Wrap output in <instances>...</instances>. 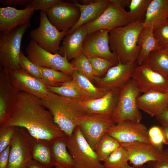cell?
Wrapping results in <instances>:
<instances>
[{
	"label": "cell",
	"instance_id": "cell-1",
	"mask_svg": "<svg viewBox=\"0 0 168 168\" xmlns=\"http://www.w3.org/2000/svg\"><path fill=\"white\" fill-rule=\"evenodd\" d=\"M8 126L24 128L33 138L50 142L66 136L41 99L24 92L18 93L7 118L0 124Z\"/></svg>",
	"mask_w": 168,
	"mask_h": 168
},
{
	"label": "cell",
	"instance_id": "cell-2",
	"mask_svg": "<svg viewBox=\"0 0 168 168\" xmlns=\"http://www.w3.org/2000/svg\"><path fill=\"white\" fill-rule=\"evenodd\" d=\"M41 100L43 105L52 114L56 123L67 137L72 134L80 119L86 114L80 101L50 91Z\"/></svg>",
	"mask_w": 168,
	"mask_h": 168
},
{
	"label": "cell",
	"instance_id": "cell-3",
	"mask_svg": "<svg viewBox=\"0 0 168 168\" xmlns=\"http://www.w3.org/2000/svg\"><path fill=\"white\" fill-rule=\"evenodd\" d=\"M143 27V21L139 20L109 31L110 47L118 62L137 61L140 51L138 40Z\"/></svg>",
	"mask_w": 168,
	"mask_h": 168
},
{
	"label": "cell",
	"instance_id": "cell-4",
	"mask_svg": "<svg viewBox=\"0 0 168 168\" xmlns=\"http://www.w3.org/2000/svg\"><path fill=\"white\" fill-rule=\"evenodd\" d=\"M30 23L0 34V68L8 72L20 68L19 58L22 37Z\"/></svg>",
	"mask_w": 168,
	"mask_h": 168
},
{
	"label": "cell",
	"instance_id": "cell-5",
	"mask_svg": "<svg viewBox=\"0 0 168 168\" xmlns=\"http://www.w3.org/2000/svg\"><path fill=\"white\" fill-rule=\"evenodd\" d=\"M140 94L133 78L122 87L112 118L115 124L126 120L140 122L142 115L137 104V98Z\"/></svg>",
	"mask_w": 168,
	"mask_h": 168
},
{
	"label": "cell",
	"instance_id": "cell-6",
	"mask_svg": "<svg viewBox=\"0 0 168 168\" xmlns=\"http://www.w3.org/2000/svg\"><path fill=\"white\" fill-rule=\"evenodd\" d=\"M66 141L74 168H105L78 126L71 136L66 137Z\"/></svg>",
	"mask_w": 168,
	"mask_h": 168
},
{
	"label": "cell",
	"instance_id": "cell-7",
	"mask_svg": "<svg viewBox=\"0 0 168 168\" xmlns=\"http://www.w3.org/2000/svg\"><path fill=\"white\" fill-rule=\"evenodd\" d=\"M25 52L28 58L39 67L55 69L71 76L74 70L65 56L44 50L32 40L26 46Z\"/></svg>",
	"mask_w": 168,
	"mask_h": 168
},
{
	"label": "cell",
	"instance_id": "cell-8",
	"mask_svg": "<svg viewBox=\"0 0 168 168\" xmlns=\"http://www.w3.org/2000/svg\"><path fill=\"white\" fill-rule=\"evenodd\" d=\"M33 138L23 127H16L10 144L7 168H24L32 159Z\"/></svg>",
	"mask_w": 168,
	"mask_h": 168
},
{
	"label": "cell",
	"instance_id": "cell-9",
	"mask_svg": "<svg viewBox=\"0 0 168 168\" xmlns=\"http://www.w3.org/2000/svg\"><path fill=\"white\" fill-rule=\"evenodd\" d=\"M40 19L38 27L30 32L32 40L44 50L52 53H57L61 41L67 32L60 31L54 26L48 20L45 11H40Z\"/></svg>",
	"mask_w": 168,
	"mask_h": 168
},
{
	"label": "cell",
	"instance_id": "cell-10",
	"mask_svg": "<svg viewBox=\"0 0 168 168\" xmlns=\"http://www.w3.org/2000/svg\"><path fill=\"white\" fill-rule=\"evenodd\" d=\"M130 23L127 12L114 0H110L104 12L97 19L83 25L88 35L102 30L110 31Z\"/></svg>",
	"mask_w": 168,
	"mask_h": 168
},
{
	"label": "cell",
	"instance_id": "cell-11",
	"mask_svg": "<svg viewBox=\"0 0 168 168\" xmlns=\"http://www.w3.org/2000/svg\"><path fill=\"white\" fill-rule=\"evenodd\" d=\"M138 65L137 61L126 63L118 62L111 67L104 76L96 77L94 81L99 87L108 91H119L122 87L132 78Z\"/></svg>",
	"mask_w": 168,
	"mask_h": 168
},
{
	"label": "cell",
	"instance_id": "cell-12",
	"mask_svg": "<svg viewBox=\"0 0 168 168\" xmlns=\"http://www.w3.org/2000/svg\"><path fill=\"white\" fill-rule=\"evenodd\" d=\"M50 22L60 31L67 32L79 19L80 12L73 3L62 0L45 11Z\"/></svg>",
	"mask_w": 168,
	"mask_h": 168
},
{
	"label": "cell",
	"instance_id": "cell-13",
	"mask_svg": "<svg viewBox=\"0 0 168 168\" xmlns=\"http://www.w3.org/2000/svg\"><path fill=\"white\" fill-rule=\"evenodd\" d=\"M109 34V31L102 30L87 35L83 43L82 53L87 58H101L117 64L118 59L110 47Z\"/></svg>",
	"mask_w": 168,
	"mask_h": 168
},
{
	"label": "cell",
	"instance_id": "cell-14",
	"mask_svg": "<svg viewBox=\"0 0 168 168\" xmlns=\"http://www.w3.org/2000/svg\"><path fill=\"white\" fill-rule=\"evenodd\" d=\"M106 133L121 143L136 141L151 142L148 129L141 122L126 120L114 124L109 128Z\"/></svg>",
	"mask_w": 168,
	"mask_h": 168
},
{
	"label": "cell",
	"instance_id": "cell-15",
	"mask_svg": "<svg viewBox=\"0 0 168 168\" xmlns=\"http://www.w3.org/2000/svg\"><path fill=\"white\" fill-rule=\"evenodd\" d=\"M132 78L140 93L155 91L168 94V80L146 64L138 65Z\"/></svg>",
	"mask_w": 168,
	"mask_h": 168
},
{
	"label": "cell",
	"instance_id": "cell-16",
	"mask_svg": "<svg viewBox=\"0 0 168 168\" xmlns=\"http://www.w3.org/2000/svg\"><path fill=\"white\" fill-rule=\"evenodd\" d=\"M121 144L128 153L130 163L136 167H141L146 163L160 159L164 150L163 147H158L151 142L143 141Z\"/></svg>",
	"mask_w": 168,
	"mask_h": 168
},
{
	"label": "cell",
	"instance_id": "cell-17",
	"mask_svg": "<svg viewBox=\"0 0 168 168\" xmlns=\"http://www.w3.org/2000/svg\"><path fill=\"white\" fill-rule=\"evenodd\" d=\"M8 74L10 82L17 92H24L41 99L47 96L49 91L42 81L21 68L9 72Z\"/></svg>",
	"mask_w": 168,
	"mask_h": 168
},
{
	"label": "cell",
	"instance_id": "cell-18",
	"mask_svg": "<svg viewBox=\"0 0 168 168\" xmlns=\"http://www.w3.org/2000/svg\"><path fill=\"white\" fill-rule=\"evenodd\" d=\"M119 91H108L99 98L84 100L80 103L86 114L91 116L112 119L116 108Z\"/></svg>",
	"mask_w": 168,
	"mask_h": 168
},
{
	"label": "cell",
	"instance_id": "cell-19",
	"mask_svg": "<svg viewBox=\"0 0 168 168\" xmlns=\"http://www.w3.org/2000/svg\"><path fill=\"white\" fill-rule=\"evenodd\" d=\"M114 124L112 119L86 114L80 119L78 126L87 142L95 150L100 138Z\"/></svg>",
	"mask_w": 168,
	"mask_h": 168
},
{
	"label": "cell",
	"instance_id": "cell-20",
	"mask_svg": "<svg viewBox=\"0 0 168 168\" xmlns=\"http://www.w3.org/2000/svg\"><path fill=\"white\" fill-rule=\"evenodd\" d=\"M34 11L28 7L22 9L10 7H0V33H6L18 26L30 23Z\"/></svg>",
	"mask_w": 168,
	"mask_h": 168
},
{
	"label": "cell",
	"instance_id": "cell-21",
	"mask_svg": "<svg viewBox=\"0 0 168 168\" xmlns=\"http://www.w3.org/2000/svg\"><path fill=\"white\" fill-rule=\"evenodd\" d=\"M84 1L85 3L82 4L77 1H73L72 3L79 9L80 16L77 23L67 32L66 35L73 32L79 27L97 19L110 2V0Z\"/></svg>",
	"mask_w": 168,
	"mask_h": 168
},
{
	"label": "cell",
	"instance_id": "cell-22",
	"mask_svg": "<svg viewBox=\"0 0 168 168\" xmlns=\"http://www.w3.org/2000/svg\"><path fill=\"white\" fill-rule=\"evenodd\" d=\"M137 104L140 110L155 117L168 106V94L155 91L143 93L138 97Z\"/></svg>",
	"mask_w": 168,
	"mask_h": 168
},
{
	"label": "cell",
	"instance_id": "cell-23",
	"mask_svg": "<svg viewBox=\"0 0 168 168\" xmlns=\"http://www.w3.org/2000/svg\"><path fill=\"white\" fill-rule=\"evenodd\" d=\"M87 35L84 25L77 28L74 32L66 35L63 39L62 45L57 54L65 56L69 61L82 52L84 40Z\"/></svg>",
	"mask_w": 168,
	"mask_h": 168
},
{
	"label": "cell",
	"instance_id": "cell-24",
	"mask_svg": "<svg viewBox=\"0 0 168 168\" xmlns=\"http://www.w3.org/2000/svg\"><path fill=\"white\" fill-rule=\"evenodd\" d=\"M17 93L10 82L8 72L0 68V124L7 118L16 102Z\"/></svg>",
	"mask_w": 168,
	"mask_h": 168
},
{
	"label": "cell",
	"instance_id": "cell-25",
	"mask_svg": "<svg viewBox=\"0 0 168 168\" xmlns=\"http://www.w3.org/2000/svg\"><path fill=\"white\" fill-rule=\"evenodd\" d=\"M138 44L140 51L137 62L138 65L143 64L152 52L163 49L159 45L153 33V25L144 26L139 35Z\"/></svg>",
	"mask_w": 168,
	"mask_h": 168
},
{
	"label": "cell",
	"instance_id": "cell-26",
	"mask_svg": "<svg viewBox=\"0 0 168 168\" xmlns=\"http://www.w3.org/2000/svg\"><path fill=\"white\" fill-rule=\"evenodd\" d=\"M168 19V0H152L147 10L143 26L153 25V30Z\"/></svg>",
	"mask_w": 168,
	"mask_h": 168
},
{
	"label": "cell",
	"instance_id": "cell-27",
	"mask_svg": "<svg viewBox=\"0 0 168 168\" xmlns=\"http://www.w3.org/2000/svg\"><path fill=\"white\" fill-rule=\"evenodd\" d=\"M71 77V82L78 90L84 100L100 98L108 91L104 88L94 86L90 80L76 70L73 71Z\"/></svg>",
	"mask_w": 168,
	"mask_h": 168
},
{
	"label": "cell",
	"instance_id": "cell-28",
	"mask_svg": "<svg viewBox=\"0 0 168 168\" xmlns=\"http://www.w3.org/2000/svg\"><path fill=\"white\" fill-rule=\"evenodd\" d=\"M66 137L50 142L52 156L55 165H59L67 168H74L73 159L67 150Z\"/></svg>",
	"mask_w": 168,
	"mask_h": 168
},
{
	"label": "cell",
	"instance_id": "cell-29",
	"mask_svg": "<svg viewBox=\"0 0 168 168\" xmlns=\"http://www.w3.org/2000/svg\"><path fill=\"white\" fill-rule=\"evenodd\" d=\"M32 159L50 168L55 163L52 154L50 142L34 138Z\"/></svg>",
	"mask_w": 168,
	"mask_h": 168
},
{
	"label": "cell",
	"instance_id": "cell-30",
	"mask_svg": "<svg viewBox=\"0 0 168 168\" xmlns=\"http://www.w3.org/2000/svg\"><path fill=\"white\" fill-rule=\"evenodd\" d=\"M143 63L168 80V54L165 49L152 52Z\"/></svg>",
	"mask_w": 168,
	"mask_h": 168
},
{
	"label": "cell",
	"instance_id": "cell-31",
	"mask_svg": "<svg viewBox=\"0 0 168 168\" xmlns=\"http://www.w3.org/2000/svg\"><path fill=\"white\" fill-rule=\"evenodd\" d=\"M121 146V144L106 133L99 141L95 151L101 161H104L113 152Z\"/></svg>",
	"mask_w": 168,
	"mask_h": 168
},
{
	"label": "cell",
	"instance_id": "cell-32",
	"mask_svg": "<svg viewBox=\"0 0 168 168\" xmlns=\"http://www.w3.org/2000/svg\"><path fill=\"white\" fill-rule=\"evenodd\" d=\"M41 73V80L46 86H58L70 81L71 76L50 68L39 67Z\"/></svg>",
	"mask_w": 168,
	"mask_h": 168
},
{
	"label": "cell",
	"instance_id": "cell-33",
	"mask_svg": "<svg viewBox=\"0 0 168 168\" xmlns=\"http://www.w3.org/2000/svg\"><path fill=\"white\" fill-rule=\"evenodd\" d=\"M129 158L128 152L121 146L110 154L103 165L105 168H126Z\"/></svg>",
	"mask_w": 168,
	"mask_h": 168
},
{
	"label": "cell",
	"instance_id": "cell-34",
	"mask_svg": "<svg viewBox=\"0 0 168 168\" xmlns=\"http://www.w3.org/2000/svg\"><path fill=\"white\" fill-rule=\"evenodd\" d=\"M46 86L49 91L63 97L79 101L84 100L82 96L70 81L60 86Z\"/></svg>",
	"mask_w": 168,
	"mask_h": 168
},
{
	"label": "cell",
	"instance_id": "cell-35",
	"mask_svg": "<svg viewBox=\"0 0 168 168\" xmlns=\"http://www.w3.org/2000/svg\"><path fill=\"white\" fill-rule=\"evenodd\" d=\"M152 0H131L127 12L130 22L143 21L148 6Z\"/></svg>",
	"mask_w": 168,
	"mask_h": 168
},
{
	"label": "cell",
	"instance_id": "cell-36",
	"mask_svg": "<svg viewBox=\"0 0 168 168\" xmlns=\"http://www.w3.org/2000/svg\"><path fill=\"white\" fill-rule=\"evenodd\" d=\"M74 70L90 80L94 81L96 77L88 58L81 53L70 62Z\"/></svg>",
	"mask_w": 168,
	"mask_h": 168
},
{
	"label": "cell",
	"instance_id": "cell-37",
	"mask_svg": "<svg viewBox=\"0 0 168 168\" xmlns=\"http://www.w3.org/2000/svg\"><path fill=\"white\" fill-rule=\"evenodd\" d=\"M87 58L96 77H101V76L102 77L111 67L115 65L111 62L104 58L98 57Z\"/></svg>",
	"mask_w": 168,
	"mask_h": 168
},
{
	"label": "cell",
	"instance_id": "cell-38",
	"mask_svg": "<svg viewBox=\"0 0 168 168\" xmlns=\"http://www.w3.org/2000/svg\"><path fill=\"white\" fill-rule=\"evenodd\" d=\"M20 68L28 74L41 80V73L40 67L32 62L21 52L19 58Z\"/></svg>",
	"mask_w": 168,
	"mask_h": 168
},
{
	"label": "cell",
	"instance_id": "cell-39",
	"mask_svg": "<svg viewBox=\"0 0 168 168\" xmlns=\"http://www.w3.org/2000/svg\"><path fill=\"white\" fill-rule=\"evenodd\" d=\"M16 127L13 126H0V153L10 145Z\"/></svg>",
	"mask_w": 168,
	"mask_h": 168
},
{
	"label": "cell",
	"instance_id": "cell-40",
	"mask_svg": "<svg viewBox=\"0 0 168 168\" xmlns=\"http://www.w3.org/2000/svg\"><path fill=\"white\" fill-rule=\"evenodd\" d=\"M154 35L163 49L168 47V22L167 21L153 30Z\"/></svg>",
	"mask_w": 168,
	"mask_h": 168
},
{
	"label": "cell",
	"instance_id": "cell-41",
	"mask_svg": "<svg viewBox=\"0 0 168 168\" xmlns=\"http://www.w3.org/2000/svg\"><path fill=\"white\" fill-rule=\"evenodd\" d=\"M61 0H30L25 7H29L34 11L40 10L46 11Z\"/></svg>",
	"mask_w": 168,
	"mask_h": 168
},
{
	"label": "cell",
	"instance_id": "cell-42",
	"mask_svg": "<svg viewBox=\"0 0 168 168\" xmlns=\"http://www.w3.org/2000/svg\"><path fill=\"white\" fill-rule=\"evenodd\" d=\"M147 163V168H168V148L163 150L162 157L160 159Z\"/></svg>",
	"mask_w": 168,
	"mask_h": 168
},
{
	"label": "cell",
	"instance_id": "cell-43",
	"mask_svg": "<svg viewBox=\"0 0 168 168\" xmlns=\"http://www.w3.org/2000/svg\"><path fill=\"white\" fill-rule=\"evenodd\" d=\"M10 145L0 153V168H7L9 161Z\"/></svg>",
	"mask_w": 168,
	"mask_h": 168
},
{
	"label": "cell",
	"instance_id": "cell-44",
	"mask_svg": "<svg viewBox=\"0 0 168 168\" xmlns=\"http://www.w3.org/2000/svg\"><path fill=\"white\" fill-rule=\"evenodd\" d=\"M155 117L161 125L168 126V106L164 108Z\"/></svg>",
	"mask_w": 168,
	"mask_h": 168
},
{
	"label": "cell",
	"instance_id": "cell-45",
	"mask_svg": "<svg viewBox=\"0 0 168 168\" xmlns=\"http://www.w3.org/2000/svg\"><path fill=\"white\" fill-rule=\"evenodd\" d=\"M30 0H0V2L7 7H13L17 6H26Z\"/></svg>",
	"mask_w": 168,
	"mask_h": 168
},
{
	"label": "cell",
	"instance_id": "cell-46",
	"mask_svg": "<svg viewBox=\"0 0 168 168\" xmlns=\"http://www.w3.org/2000/svg\"><path fill=\"white\" fill-rule=\"evenodd\" d=\"M26 166L28 168H51L43 165L32 159L27 163Z\"/></svg>",
	"mask_w": 168,
	"mask_h": 168
},
{
	"label": "cell",
	"instance_id": "cell-47",
	"mask_svg": "<svg viewBox=\"0 0 168 168\" xmlns=\"http://www.w3.org/2000/svg\"><path fill=\"white\" fill-rule=\"evenodd\" d=\"M161 127L164 136V144L168 145V126L161 125Z\"/></svg>",
	"mask_w": 168,
	"mask_h": 168
},
{
	"label": "cell",
	"instance_id": "cell-48",
	"mask_svg": "<svg viewBox=\"0 0 168 168\" xmlns=\"http://www.w3.org/2000/svg\"><path fill=\"white\" fill-rule=\"evenodd\" d=\"M114 1L124 8L125 7H128L131 0H114Z\"/></svg>",
	"mask_w": 168,
	"mask_h": 168
},
{
	"label": "cell",
	"instance_id": "cell-49",
	"mask_svg": "<svg viewBox=\"0 0 168 168\" xmlns=\"http://www.w3.org/2000/svg\"><path fill=\"white\" fill-rule=\"evenodd\" d=\"M126 168H147V166H141V167H136L133 166H131L129 165V164L127 166H126Z\"/></svg>",
	"mask_w": 168,
	"mask_h": 168
},
{
	"label": "cell",
	"instance_id": "cell-50",
	"mask_svg": "<svg viewBox=\"0 0 168 168\" xmlns=\"http://www.w3.org/2000/svg\"><path fill=\"white\" fill-rule=\"evenodd\" d=\"M54 167L55 168H67L59 165H56Z\"/></svg>",
	"mask_w": 168,
	"mask_h": 168
},
{
	"label": "cell",
	"instance_id": "cell-51",
	"mask_svg": "<svg viewBox=\"0 0 168 168\" xmlns=\"http://www.w3.org/2000/svg\"><path fill=\"white\" fill-rule=\"evenodd\" d=\"M165 49L167 53V54H168V47H166V48H165Z\"/></svg>",
	"mask_w": 168,
	"mask_h": 168
},
{
	"label": "cell",
	"instance_id": "cell-52",
	"mask_svg": "<svg viewBox=\"0 0 168 168\" xmlns=\"http://www.w3.org/2000/svg\"><path fill=\"white\" fill-rule=\"evenodd\" d=\"M24 168H28L26 166Z\"/></svg>",
	"mask_w": 168,
	"mask_h": 168
},
{
	"label": "cell",
	"instance_id": "cell-53",
	"mask_svg": "<svg viewBox=\"0 0 168 168\" xmlns=\"http://www.w3.org/2000/svg\"><path fill=\"white\" fill-rule=\"evenodd\" d=\"M167 21L168 22V19L167 20Z\"/></svg>",
	"mask_w": 168,
	"mask_h": 168
},
{
	"label": "cell",
	"instance_id": "cell-54",
	"mask_svg": "<svg viewBox=\"0 0 168 168\" xmlns=\"http://www.w3.org/2000/svg\"></svg>",
	"mask_w": 168,
	"mask_h": 168
}]
</instances>
